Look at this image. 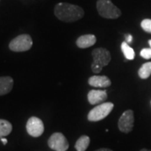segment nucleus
I'll list each match as a JSON object with an SVG mask.
<instances>
[{
	"label": "nucleus",
	"instance_id": "obj_1",
	"mask_svg": "<svg viewBox=\"0 0 151 151\" xmlns=\"http://www.w3.org/2000/svg\"><path fill=\"white\" fill-rule=\"evenodd\" d=\"M55 15L60 21L70 23L81 19L84 16V10L81 7L68 3H59L54 9Z\"/></svg>",
	"mask_w": 151,
	"mask_h": 151
},
{
	"label": "nucleus",
	"instance_id": "obj_2",
	"mask_svg": "<svg viewBox=\"0 0 151 151\" xmlns=\"http://www.w3.org/2000/svg\"><path fill=\"white\" fill-rule=\"evenodd\" d=\"M97 9L100 16L105 19H118L122 14L121 10L113 4L111 0H97Z\"/></svg>",
	"mask_w": 151,
	"mask_h": 151
},
{
	"label": "nucleus",
	"instance_id": "obj_3",
	"mask_svg": "<svg viewBox=\"0 0 151 151\" xmlns=\"http://www.w3.org/2000/svg\"><path fill=\"white\" fill-rule=\"evenodd\" d=\"M113 103H103L93 108L87 115V119L91 122H98L105 119L113 109Z\"/></svg>",
	"mask_w": 151,
	"mask_h": 151
},
{
	"label": "nucleus",
	"instance_id": "obj_4",
	"mask_svg": "<svg viewBox=\"0 0 151 151\" xmlns=\"http://www.w3.org/2000/svg\"><path fill=\"white\" fill-rule=\"evenodd\" d=\"M32 38L29 35H20L12 40L9 47L12 51L14 52H23L27 51L32 47Z\"/></svg>",
	"mask_w": 151,
	"mask_h": 151
},
{
	"label": "nucleus",
	"instance_id": "obj_5",
	"mask_svg": "<svg viewBox=\"0 0 151 151\" xmlns=\"http://www.w3.org/2000/svg\"><path fill=\"white\" fill-rule=\"evenodd\" d=\"M48 146L55 151H66L69 148V143L61 133H54L49 138Z\"/></svg>",
	"mask_w": 151,
	"mask_h": 151
},
{
	"label": "nucleus",
	"instance_id": "obj_6",
	"mask_svg": "<svg viewBox=\"0 0 151 151\" xmlns=\"http://www.w3.org/2000/svg\"><path fill=\"white\" fill-rule=\"evenodd\" d=\"M26 130L28 134L32 137L37 138L41 136L45 130L42 120L37 117L29 118L26 124Z\"/></svg>",
	"mask_w": 151,
	"mask_h": 151
},
{
	"label": "nucleus",
	"instance_id": "obj_7",
	"mask_svg": "<svg viewBox=\"0 0 151 151\" xmlns=\"http://www.w3.org/2000/svg\"><path fill=\"white\" fill-rule=\"evenodd\" d=\"M134 116L132 110L125 111L119 120V129L121 132L128 134L132 131L134 128Z\"/></svg>",
	"mask_w": 151,
	"mask_h": 151
},
{
	"label": "nucleus",
	"instance_id": "obj_8",
	"mask_svg": "<svg viewBox=\"0 0 151 151\" xmlns=\"http://www.w3.org/2000/svg\"><path fill=\"white\" fill-rule=\"evenodd\" d=\"M93 62L97 63L101 66H106L111 60V55L107 49L97 48L93 50L92 52Z\"/></svg>",
	"mask_w": 151,
	"mask_h": 151
},
{
	"label": "nucleus",
	"instance_id": "obj_9",
	"mask_svg": "<svg viewBox=\"0 0 151 151\" xmlns=\"http://www.w3.org/2000/svg\"><path fill=\"white\" fill-rule=\"evenodd\" d=\"M107 98L108 93L105 90H91L87 94L88 102L92 105L103 103Z\"/></svg>",
	"mask_w": 151,
	"mask_h": 151
},
{
	"label": "nucleus",
	"instance_id": "obj_10",
	"mask_svg": "<svg viewBox=\"0 0 151 151\" xmlns=\"http://www.w3.org/2000/svg\"><path fill=\"white\" fill-rule=\"evenodd\" d=\"M88 84L97 88H106L111 85V81L106 76H92L88 79Z\"/></svg>",
	"mask_w": 151,
	"mask_h": 151
},
{
	"label": "nucleus",
	"instance_id": "obj_11",
	"mask_svg": "<svg viewBox=\"0 0 151 151\" xmlns=\"http://www.w3.org/2000/svg\"><path fill=\"white\" fill-rule=\"evenodd\" d=\"M97 42V38L94 35H84L76 40V45L81 49L89 48Z\"/></svg>",
	"mask_w": 151,
	"mask_h": 151
},
{
	"label": "nucleus",
	"instance_id": "obj_12",
	"mask_svg": "<svg viewBox=\"0 0 151 151\" xmlns=\"http://www.w3.org/2000/svg\"><path fill=\"white\" fill-rule=\"evenodd\" d=\"M14 86V80L10 76H0V96L11 92Z\"/></svg>",
	"mask_w": 151,
	"mask_h": 151
},
{
	"label": "nucleus",
	"instance_id": "obj_13",
	"mask_svg": "<svg viewBox=\"0 0 151 151\" xmlns=\"http://www.w3.org/2000/svg\"><path fill=\"white\" fill-rule=\"evenodd\" d=\"M90 145V138L87 135H82L76 142L75 149L76 151H86Z\"/></svg>",
	"mask_w": 151,
	"mask_h": 151
},
{
	"label": "nucleus",
	"instance_id": "obj_14",
	"mask_svg": "<svg viewBox=\"0 0 151 151\" xmlns=\"http://www.w3.org/2000/svg\"><path fill=\"white\" fill-rule=\"evenodd\" d=\"M12 124L4 119H0V138L5 137L12 132Z\"/></svg>",
	"mask_w": 151,
	"mask_h": 151
},
{
	"label": "nucleus",
	"instance_id": "obj_15",
	"mask_svg": "<svg viewBox=\"0 0 151 151\" xmlns=\"http://www.w3.org/2000/svg\"><path fill=\"white\" fill-rule=\"evenodd\" d=\"M121 49H122V51L124 53L125 58L127 60H134V59L135 53L134 49L131 48L129 46V45L127 43L126 41H124L122 45H121Z\"/></svg>",
	"mask_w": 151,
	"mask_h": 151
},
{
	"label": "nucleus",
	"instance_id": "obj_16",
	"mask_svg": "<svg viewBox=\"0 0 151 151\" xmlns=\"http://www.w3.org/2000/svg\"><path fill=\"white\" fill-rule=\"evenodd\" d=\"M138 73L141 79L149 78L151 75V61L146 62L144 65H142Z\"/></svg>",
	"mask_w": 151,
	"mask_h": 151
},
{
	"label": "nucleus",
	"instance_id": "obj_17",
	"mask_svg": "<svg viewBox=\"0 0 151 151\" xmlns=\"http://www.w3.org/2000/svg\"><path fill=\"white\" fill-rule=\"evenodd\" d=\"M141 27L147 33L151 34V19H145L141 22Z\"/></svg>",
	"mask_w": 151,
	"mask_h": 151
},
{
	"label": "nucleus",
	"instance_id": "obj_18",
	"mask_svg": "<svg viewBox=\"0 0 151 151\" xmlns=\"http://www.w3.org/2000/svg\"><path fill=\"white\" fill-rule=\"evenodd\" d=\"M140 55L145 59L151 58V48H145L140 51Z\"/></svg>",
	"mask_w": 151,
	"mask_h": 151
},
{
	"label": "nucleus",
	"instance_id": "obj_19",
	"mask_svg": "<svg viewBox=\"0 0 151 151\" xmlns=\"http://www.w3.org/2000/svg\"><path fill=\"white\" fill-rule=\"evenodd\" d=\"M103 66H101V65H98V64H97V63L92 62V70L94 73H99V72H101L102 70H103Z\"/></svg>",
	"mask_w": 151,
	"mask_h": 151
},
{
	"label": "nucleus",
	"instance_id": "obj_20",
	"mask_svg": "<svg viewBox=\"0 0 151 151\" xmlns=\"http://www.w3.org/2000/svg\"><path fill=\"white\" fill-rule=\"evenodd\" d=\"M125 41L128 44H130L133 41V36L131 35H125Z\"/></svg>",
	"mask_w": 151,
	"mask_h": 151
},
{
	"label": "nucleus",
	"instance_id": "obj_21",
	"mask_svg": "<svg viewBox=\"0 0 151 151\" xmlns=\"http://www.w3.org/2000/svg\"><path fill=\"white\" fill-rule=\"evenodd\" d=\"M0 140H1V142L3 143V145H7V143H8V140L6 139L5 138H4V137H3V138H0Z\"/></svg>",
	"mask_w": 151,
	"mask_h": 151
},
{
	"label": "nucleus",
	"instance_id": "obj_22",
	"mask_svg": "<svg viewBox=\"0 0 151 151\" xmlns=\"http://www.w3.org/2000/svg\"><path fill=\"white\" fill-rule=\"evenodd\" d=\"M95 151H113L110 149H107V148H102V149H99V150H97Z\"/></svg>",
	"mask_w": 151,
	"mask_h": 151
},
{
	"label": "nucleus",
	"instance_id": "obj_23",
	"mask_svg": "<svg viewBox=\"0 0 151 151\" xmlns=\"http://www.w3.org/2000/svg\"><path fill=\"white\" fill-rule=\"evenodd\" d=\"M140 151H151L150 150H147V149H143V150H141Z\"/></svg>",
	"mask_w": 151,
	"mask_h": 151
},
{
	"label": "nucleus",
	"instance_id": "obj_24",
	"mask_svg": "<svg viewBox=\"0 0 151 151\" xmlns=\"http://www.w3.org/2000/svg\"><path fill=\"white\" fill-rule=\"evenodd\" d=\"M149 45H150V48H151V40H149Z\"/></svg>",
	"mask_w": 151,
	"mask_h": 151
}]
</instances>
